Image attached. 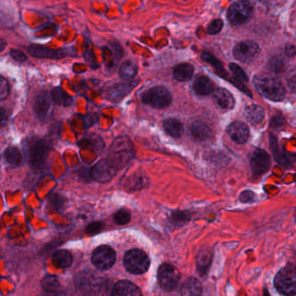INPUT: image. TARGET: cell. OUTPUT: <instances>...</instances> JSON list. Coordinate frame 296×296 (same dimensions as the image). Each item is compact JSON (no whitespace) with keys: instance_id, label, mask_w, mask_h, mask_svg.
Returning <instances> with one entry per match:
<instances>
[{"instance_id":"1","label":"cell","mask_w":296,"mask_h":296,"mask_svg":"<svg viewBox=\"0 0 296 296\" xmlns=\"http://www.w3.org/2000/svg\"><path fill=\"white\" fill-rule=\"evenodd\" d=\"M134 157V147L127 137H119L114 141L109 150L107 160L117 171L125 167Z\"/></svg>"},{"instance_id":"2","label":"cell","mask_w":296,"mask_h":296,"mask_svg":"<svg viewBox=\"0 0 296 296\" xmlns=\"http://www.w3.org/2000/svg\"><path fill=\"white\" fill-rule=\"evenodd\" d=\"M254 86L261 96L275 102L284 98L286 90L281 82L268 76H256L254 78Z\"/></svg>"},{"instance_id":"3","label":"cell","mask_w":296,"mask_h":296,"mask_svg":"<svg viewBox=\"0 0 296 296\" xmlns=\"http://www.w3.org/2000/svg\"><path fill=\"white\" fill-rule=\"evenodd\" d=\"M104 280L92 270L79 273L76 276V287L84 295H95L102 289Z\"/></svg>"},{"instance_id":"4","label":"cell","mask_w":296,"mask_h":296,"mask_svg":"<svg viewBox=\"0 0 296 296\" xmlns=\"http://www.w3.org/2000/svg\"><path fill=\"white\" fill-rule=\"evenodd\" d=\"M25 150L31 166L40 168L48 158L50 144L45 139H30L27 142Z\"/></svg>"},{"instance_id":"5","label":"cell","mask_w":296,"mask_h":296,"mask_svg":"<svg viewBox=\"0 0 296 296\" xmlns=\"http://www.w3.org/2000/svg\"><path fill=\"white\" fill-rule=\"evenodd\" d=\"M275 286L284 295H296V267L287 266L281 269L275 276Z\"/></svg>"},{"instance_id":"6","label":"cell","mask_w":296,"mask_h":296,"mask_svg":"<svg viewBox=\"0 0 296 296\" xmlns=\"http://www.w3.org/2000/svg\"><path fill=\"white\" fill-rule=\"evenodd\" d=\"M125 269L133 275H142L150 268V259L140 249H131L127 252L123 259Z\"/></svg>"},{"instance_id":"7","label":"cell","mask_w":296,"mask_h":296,"mask_svg":"<svg viewBox=\"0 0 296 296\" xmlns=\"http://www.w3.org/2000/svg\"><path fill=\"white\" fill-rule=\"evenodd\" d=\"M141 98L144 104L156 109H165L169 107L172 103L171 93L162 86L153 87L146 90L143 93Z\"/></svg>"},{"instance_id":"8","label":"cell","mask_w":296,"mask_h":296,"mask_svg":"<svg viewBox=\"0 0 296 296\" xmlns=\"http://www.w3.org/2000/svg\"><path fill=\"white\" fill-rule=\"evenodd\" d=\"M253 13L252 6L246 1H237L231 5L227 11V18L231 24L240 25L247 23Z\"/></svg>"},{"instance_id":"9","label":"cell","mask_w":296,"mask_h":296,"mask_svg":"<svg viewBox=\"0 0 296 296\" xmlns=\"http://www.w3.org/2000/svg\"><path fill=\"white\" fill-rule=\"evenodd\" d=\"M27 52L31 57L39 58H51V59H59L63 57L75 55L73 49H51L43 45H31L27 47Z\"/></svg>"},{"instance_id":"10","label":"cell","mask_w":296,"mask_h":296,"mask_svg":"<svg viewBox=\"0 0 296 296\" xmlns=\"http://www.w3.org/2000/svg\"><path fill=\"white\" fill-rule=\"evenodd\" d=\"M91 260L96 269L107 270L113 267L116 261V253L109 246H100L93 251Z\"/></svg>"},{"instance_id":"11","label":"cell","mask_w":296,"mask_h":296,"mask_svg":"<svg viewBox=\"0 0 296 296\" xmlns=\"http://www.w3.org/2000/svg\"><path fill=\"white\" fill-rule=\"evenodd\" d=\"M180 273L171 264H162L158 269L159 284L165 290L172 291L179 283Z\"/></svg>"},{"instance_id":"12","label":"cell","mask_w":296,"mask_h":296,"mask_svg":"<svg viewBox=\"0 0 296 296\" xmlns=\"http://www.w3.org/2000/svg\"><path fill=\"white\" fill-rule=\"evenodd\" d=\"M117 170L106 160V158L97 161L90 171V176L93 180L99 183H107L113 178Z\"/></svg>"},{"instance_id":"13","label":"cell","mask_w":296,"mask_h":296,"mask_svg":"<svg viewBox=\"0 0 296 296\" xmlns=\"http://www.w3.org/2000/svg\"><path fill=\"white\" fill-rule=\"evenodd\" d=\"M260 48L254 41H243L236 45L233 53L235 57L240 62L248 63L257 57Z\"/></svg>"},{"instance_id":"14","label":"cell","mask_w":296,"mask_h":296,"mask_svg":"<svg viewBox=\"0 0 296 296\" xmlns=\"http://www.w3.org/2000/svg\"><path fill=\"white\" fill-rule=\"evenodd\" d=\"M138 80H136L129 83L112 84L111 86L108 87L107 90L105 91V97L112 103L120 102L131 92L135 87L138 85Z\"/></svg>"},{"instance_id":"15","label":"cell","mask_w":296,"mask_h":296,"mask_svg":"<svg viewBox=\"0 0 296 296\" xmlns=\"http://www.w3.org/2000/svg\"><path fill=\"white\" fill-rule=\"evenodd\" d=\"M250 165L254 175L260 176L267 172L270 166V158L268 153L260 149L254 150L250 158Z\"/></svg>"},{"instance_id":"16","label":"cell","mask_w":296,"mask_h":296,"mask_svg":"<svg viewBox=\"0 0 296 296\" xmlns=\"http://www.w3.org/2000/svg\"><path fill=\"white\" fill-rule=\"evenodd\" d=\"M52 96L51 93L47 91H43L37 97L34 110L35 113L40 120H45L48 117L49 112L51 111V104H52Z\"/></svg>"},{"instance_id":"17","label":"cell","mask_w":296,"mask_h":296,"mask_svg":"<svg viewBox=\"0 0 296 296\" xmlns=\"http://www.w3.org/2000/svg\"><path fill=\"white\" fill-rule=\"evenodd\" d=\"M227 132L232 140L237 144H244L249 137V129L245 123L234 122L227 128Z\"/></svg>"},{"instance_id":"18","label":"cell","mask_w":296,"mask_h":296,"mask_svg":"<svg viewBox=\"0 0 296 296\" xmlns=\"http://www.w3.org/2000/svg\"><path fill=\"white\" fill-rule=\"evenodd\" d=\"M213 252L210 248H201L196 254L198 271L202 276L206 275L212 264Z\"/></svg>"},{"instance_id":"19","label":"cell","mask_w":296,"mask_h":296,"mask_svg":"<svg viewBox=\"0 0 296 296\" xmlns=\"http://www.w3.org/2000/svg\"><path fill=\"white\" fill-rule=\"evenodd\" d=\"M111 296H142L139 287L129 281H121L115 285Z\"/></svg>"},{"instance_id":"20","label":"cell","mask_w":296,"mask_h":296,"mask_svg":"<svg viewBox=\"0 0 296 296\" xmlns=\"http://www.w3.org/2000/svg\"><path fill=\"white\" fill-rule=\"evenodd\" d=\"M189 134L194 141L203 142L210 138L211 130L203 121L195 120L189 126Z\"/></svg>"},{"instance_id":"21","label":"cell","mask_w":296,"mask_h":296,"mask_svg":"<svg viewBox=\"0 0 296 296\" xmlns=\"http://www.w3.org/2000/svg\"><path fill=\"white\" fill-rule=\"evenodd\" d=\"M214 99L223 110H231L235 106V98L228 90L219 88L214 91Z\"/></svg>"},{"instance_id":"22","label":"cell","mask_w":296,"mask_h":296,"mask_svg":"<svg viewBox=\"0 0 296 296\" xmlns=\"http://www.w3.org/2000/svg\"><path fill=\"white\" fill-rule=\"evenodd\" d=\"M193 90L199 96L210 95L215 91L214 90V83L208 77L200 76V77L195 78V80L194 81Z\"/></svg>"},{"instance_id":"23","label":"cell","mask_w":296,"mask_h":296,"mask_svg":"<svg viewBox=\"0 0 296 296\" xmlns=\"http://www.w3.org/2000/svg\"><path fill=\"white\" fill-rule=\"evenodd\" d=\"M4 160L6 161V165L12 167H18L23 165L24 155L21 150L17 147H8L4 151Z\"/></svg>"},{"instance_id":"24","label":"cell","mask_w":296,"mask_h":296,"mask_svg":"<svg viewBox=\"0 0 296 296\" xmlns=\"http://www.w3.org/2000/svg\"><path fill=\"white\" fill-rule=\"evenodd\" d=\"M180 292L182 296H201L203 287L198 279L189 277L183 282Z\"/></svg>"},{"instance_id":"25","label":"cell","mask_w":296,"mask_h":296,"mask_svg":"<svg viewBox=\"0 0 296 296\" xmlns=\"http://www.w3.org/2000/svg\"><path fill=\"white\" fill-rule=\"evenodd\" d=\"M42 287L48 295L60 296L62 293L59 280L55 275H46L43 279Z\"/></svg>"},{"instance_id":"26","label":"cell","mask_w":296,"mask_h":296,"mask_svg":"<svg viewBox=\"0 0 296 296\" xmlns=\"http://www.w3.org/2000/svg\"><path fill=\"white\" fill-rule=\"evenodd\" d=\"M264 110L257 105H249L246 108L245 117L249 123L252 124H259L264 119Z\"/></svg>"},{"instance_id":"27","label":"cell","mask_w":296,"mask_h":296,"mask_svg":"<svg viewBox=\"0 0 296 296\" xmlns=\"http://www.w3.org/2000/svg\"><path fill=\"white\" fill-rule=\"evenodd\" d=\"M193 73H194L193 66L189 63H180L173 70L174 78L179 82L190 80L193 77Z\"/></svg>"},{"instance_id":"28","label":"cell","mask_w":296,"mask_h":296,"mask_svg":"<svg viewBox=\"0 0 296 296\" xmlns=\"http://www.w3.org/2000/svg\"><path fill=\"white\" fill-rule=\"evenodd\" d=\"M73 261L72 254L67 250H58L53 254L52 262L54 266L58 269H67Z\"/></svg>"},{"instance_id":"29","label":"cell","mask_w":296,"mask_h":296,"mask_svg":"<svg viewBox=\"0 0 296 296\" xmlns=\"http://www.w3.org/2000/svg\"><path fill=\"white\" fill-rule=\"evenodd\" d=\"M51 96L53 102L56 105L63 107H70L73 104L72 96L68 95L61 87H56L51 91Z\"/></svg>"},{"instance_id":"30","label":"cell","mask_w":296,"mask_h":296,"mask_svg":"<svg viewBox=\"0 0 296 296\" xmlns=\"http://www.w3.org/2000/svg\"><path fill=\"white\" fill-rule=\"evenodd\" d=\"M163 128L168 134L173 138H180L183 133V123L173 117H169L165 120Z\"/></svg>"},{"instance_id":"31","label":"cell","mask_w":296,"mask_h":296,"mask_svg":"<svg viewBox=\"0 0 296 296\" xmlns=\"http://www.w3.org/2000/svg\"><path fill=\"white\" fill-rule=\"evenodd\" d=\"M119 74L123 80L131 81L138 74V67L132 61L127 60L120 66Z\"/></svg>"},{"instance_id":"32","label":"cell","mask_w":296,"mask_h":296,"mask_svg":"<svg viewBox=\"0 0 296 296\" xmlns=\"http://www.w3.org/2000/svg\"><path fill=\"white\" fill-rule=\"evenodd\" d=\"M131 215L127 210L122 209L119 210L114 215V221L118 225H125L130 221Z\"/></svg>"},{"instance_id":"33","label":"cell","mask_w":296,"mask_h":296,"mask_svg":"<svg viewBox=\"0 0 296 296\" xmlns=\"http://www.w3.org/2000/svg\"><path fill=\"white\" fill-rule=\"evenodd\" d=\"M86 143L88 146H90L92 150H95V151H101V150L104 149V142H103L102 139L99 138V137H96L95 138H86L83 140V143Z\"/></svg>"},{"instance_id":"34","label":"cell","mask_w":296,"mask_h":296,"mask_svg":"<svg viewBox=\"0 0 296 296\" xmlns=\"http://www.w3.org/2000/svg\"><path fill=\"white\" fill-rule=\"evenodd\" d=\"M229 69L231 70V72H233L235 78H237L239 82H247L248 81V76L239 65H237L236 63H231Z\"/></svg>"},{"instance_id":"35","label":"cell","mask_w":296,"mask_h":296,"mask_svg":"<svg viewBox=\"0 0 296 296\" xmlns=\"http://www.w3.org/2000/svg\"><path fill=\"white\" fill-rule=\"evenodd\" d=\"M271 144H272L273 151H274V155H275V158L277 159V161L282 163V165H287V159H286L283 154H281L280 152V150H278V145H277L276 140H275V138H272V137H271Z\"/></svg>"},{"instance_id":"36","label":"cell","mask_w":296,"mask_h":296,"mask_svg":"<svg viewBox=\"0 0 296 296\" xmlns=\"http://www.w3.org/2000/svg\"><path fill=\"white\" fill-rule=\"evenodd\" d=\"M10 84L8 81L6 80L4 77H1L0 80V97L1 100L4 101L5 99L7 98L10 94Z\"/></svg>"},{"instance_id":"37","label":"cell","mask_w":296,"mask_h":296,"mask_svg":"<svg viewBox=\"0 0 296 296\" xmlns=\"http://www.w3.org/2000/svg\"><path fill=\"white\" fill-rule=\"evenodd\" d=\"M222 26H223V22H222V20L221 19H215V20L211 22L209 24L207 31H208L209 34L215 35L216 33H218L219 31H221Z\"/></svg>"},{"instance_id":"38","label":"cell","mask_w":296,"mask_h":296,"mask_svg":"<svg viewBox=\"0 0 296 296\" xmlns=\"http://www.w3.org/2000/svg\"><path fill=\"white\" fill-rule=\"evenodd\" d=\"M111 51L115 60H120L123 55V47L120 45L119 43L112 42L111 44Z\"/></svg>"},{"instance_id":"39","label":"cell","mask_w":296,"mask_h":296,"mask_svg":"<svg viewBox=\"0 0 296 296\" xmlns=\"http://www.w3.org/2000/svg\"><path fill=\"white\" fill-rule=\"evenodd\" d=\"M10 55L12 56L13 59L18 61L19 63H23L25 62L27 60V56L23 51L20 50H17V49H12L10 51Z\"/></svg>"},{"instance_id":"40","label":"cell","mask_w":296,"mask_h":296,"mask_svg":"<svg viewBox=\"0 0 296 296\" xmlns=\"http://www.w3.org/2000/svg\"><path fill=\"white\" fill-rule=\"evenodd\" d=\"M104 225L101 222L98 221H95L90 224L88 225L86 227V233L90 234V235H95V234L98 233L102 231Z\"/></svg>"},{"instance_id":"41","label":"cell","mask_w":296,"mask_h":296,"mask_svg":"<svg viewBox=\"0 0 296 296\" xmlns=\"http://www.w3.org/2000/svg\"><path fill=\"white\" fill-rule=\"evenodd\" d=\"M269 67L273 72H281L284 69V64L282 63V60L274 58L272 61L269 62Z\"/></svg>"},{"instance_id":"42","label":"cell","mask_w":296,"mask_h":296,"mask_svg":"<svg viewBox=\"0 0 296 296\" xmlns=\"http://www.w3.org/2000/svg\"><path fill=\"white\" fill-rule=\"evenodd\" d=\"M255 194L254 192L250 191V190H245L242 192V194H240V201L242 203H252L254 200Z\"/></svg>"},{"instance_id":"43","label":"cell","mask_w":296,"mask_h":296,"mask_svg":"<svg viewBox=\"0 0 296 296\" xmlns=\"http://www.w3.org/2000/svg\"><path fill=\"white\" fill-rule=\"evenodd\" d=\"M173 218L175 221L183 223L189 220V215L188 213L183 212V211H178V212L174 213Z\"/></svg>"},{"instance_id":"44","label":"cell","mask_w":296,"mask_h":296,"mask_svg":"<svg viewBox=\"0 0 296 296\" xmlns=\"http://www.w3.org/2000/svg\"><path fill=\"white\" fill-rule=\"evenodd\" d=\"M287 85L291 92L296 94V74L291 76L290 78H288Z\"/></svg>"},{"instance_id":"45","label":"cell","mask_w":296,"mask_h":296,"mask_svg":"<svg viewBox=\"0 0 296 296\" xmlns=\"http://www.w3.org/2000/svg\"><path fill=\"white\" fill-rule=\"evenodd\" d=\"M283 123V118L281 116H276V117H273L272 121H271V125L273 127H278V126L282 125Z\"/></svg>"},{"instance_id":"46","label":"cell","mask_w":296,"mask_h":296,"mask_svg":"<svg viewBox=\"0 0 296 296\" xmlns=\"http://www.w3.org/2000/svg\"><path fill=\"white\" fill-rule=\"evenodd\" d=\"M285 53L288 57H293L296 54V49L293 45H287L285 50Z\"/></svg>"},{"instance_id":"47","label":"cell","mask_w":296,"mask_h":296,"mask_svg":"<svg viewBox=\"0 0 296 296\" xmlns=\"http://www.w3.org/2000/svg\"><path fill=\"white\" fill-rule=\"evenodd\" d=\"M7 120H8L7 113H6V111L4 110L3 108H2V109H1V125H2V127L5 126Z\"/></svg>"},{"instance_id":"48","label":"cell","mask_w":296,"mask_h":296,"mask_svg":"<svg viewBox=\"0 0 296 296\" xmlns=\"http://www.w3.org/2000/svg\"><path fill=\"white\" fill-rule=\"evenodd\" d=\"M5 45H6V42L4 41V39H2V42H1V51H3Z\"/></svg>"},{"instance_id":"49","label":"cell","mask_w":296,"mask_h":296,"mask_svg":"<svg viewBox=\"0 0 296 296\" xmlns=\"http://www.w3.org/2000/svg\"><path fill=\"white\" fill-rule=\"evenodd\" d=\"M264 296H270L269 291L267 290V289H264Z\"/></svg>"}]
</instances>
